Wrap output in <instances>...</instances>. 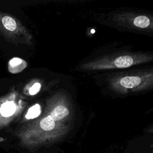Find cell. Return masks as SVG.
<instances>
[{
	"label": "cell",
	"instance_id": "obj_1",
	"mask_svg": "<svg viewBox=\"0 0 153 153\" xmlns=\"http://www.w3.org/2000/svg\"><path fill=\"white\" fill-rule=\"evenodd\" d=\"M27 66V63L19 57H13L8 63V69L12 74H17L24 70Z\"/></svg>",
	"mask_w": 153,
	"mask_h": 153
},
{
	"label": "cell",
	"instance_id": "obj_2",
	"mask_svg": "<svg viewBox=\"0 0 153 153\" xmlns=\"http://www.w3.org/2000/svg\"><path fill=\"white\" fill-rule=\"evenodd\" d=\"M121 85L127 88H132L140 84L141 79L139 76H130L122 78L120 81Z\"/></svg>",
	"mask_w": 153,
	"mask_h": 153
},
{
	"label": "cell",
	"instance_id": "obj_3",
	"mask_svg": "<svg viewBox=\"0 0 153 153\" xmlns=\"http://www.w3.org/2000/svg\"><path fill=\"white\" fill-rule=\"evenodd\" d=\"M69 114V110L64 106H56L50 113V116L56 121H59Z\"/></svg>",
	"mask_w": 153,
	"mask_h": 153
},
{
	"label": "cell",
	"instance_id": "obj_4",
	"mask_svg": "<svg viewBox=\"0 0 153 153\" xmlns=\"http://www.w3.org/2000/svg\"><path fill=\"white\" fill-rule=\"evenodd\" d=\"M16 106L12 102L4 103L0 108V113L4 117H8L13 115L16 111Z\"/></svg>",
	"mask_w": 153,
	"mask_h": 153
},
{
	"label": "cell",
	"instance_id": "obj_5",
	"mask_svg": "<svg viewBox=\"0 0 153 153\" xmlns=\"http://www.w3.org/2000/svg\"><path fill=\"white\" fill-rule=\"evenodd\" d=\"M133 64V59L129 56H120L114 61V65L118 68H125L131 66Z\"/></svg>",
	"mask_w": 153,
	"mask_h": 153
},
{
	"label": "cell",
	"instance_id": "obj_6",
	"mask_svg": "<svg viewBox=\"0 0 153 153\" xmlns=\"http://www.w3.org/2000/svg\"><path fill=\"white\" fill-rule=\"evenodd\" d=\"M2 23L4 27L9 31H14L17 28L16 20L11 17L5 16L2 18Z\"/></svg>",
	"mask_w": 153,
	"mask_h": 153
},
{
	"label": "cell",
	"instance_id": "obj_7",
	"mask_svg": "<svg viewBox=\"0 0 153 153\" xmlns=\"http://www.w3.org/2000/svg\"><path fill=\"white\" fill-rule=\"evenodd\" d=\"M133 24L140 28H145L148 27L150 24L149 19L144 16H140L136 17L133 20Z\"/></svg>",
	"mask_w": 153,
	"mask_h": 153
},
{
	"label": "cell",
	"instance_id": "obj_8",
	"mask_svg": "<svg viewBox=\"0 0 153 153\" xmlns=\"http://www.w3.org/2000/svg\"><path fill=\"white\" fill-rule=\"evenodd\" d=\"M40 113H41L40 106L38 104H36V105H33V106L30 107L28 109V111H27L25 117L27 120L33 119V118H35L37 117L38 116H39Z\"/></svg>",
	"mask_w": 153,
	"mask_h": 153
},
{
	"label": "cell",
	"instance_id": "obj_9",
	"mask_svg": "<svg viewBox=\"0 0 153 153\" xmlns=\"http://www.w3.org/2000/svg\"><path fill=\"white\" fill-rule=\"evenodd\" d=\"M41 87V85L40 83L39 82H36L29 89V94L30 95H35L36 94H37Z\"/></svg>",
	"mask_w": 153,
	"mask_h": 153
}]
</instances>
